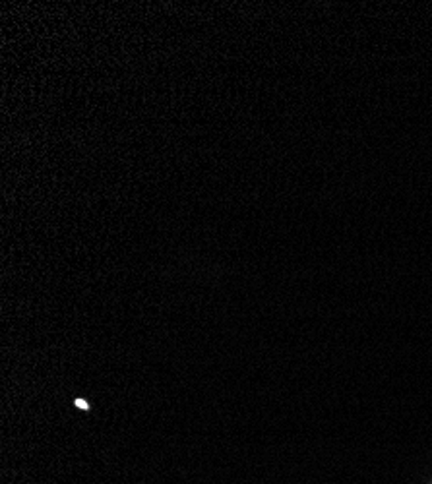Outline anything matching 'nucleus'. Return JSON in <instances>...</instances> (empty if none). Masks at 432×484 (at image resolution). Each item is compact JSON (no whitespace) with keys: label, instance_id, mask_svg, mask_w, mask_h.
<instances>
[{"label":"nucleus","instance_id":"f257e3e1","mask_svg":"<svg viewBox=\"0 0 432 484\" xmlns=\"http://www.w3.org/2000/svg\"><path fill=\"white\" fill-rule=\"evenodd\" d=\"M76 405H78L80 409H89V407H88V403H86V401H82V399H78V401H76Z\"/></svg>","mask_w":432,"mask_h":484}]
</instances>
